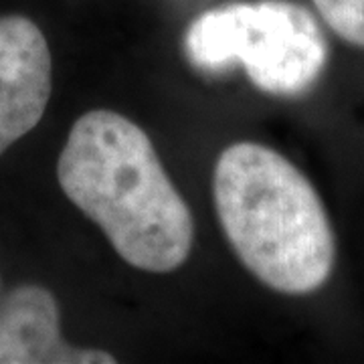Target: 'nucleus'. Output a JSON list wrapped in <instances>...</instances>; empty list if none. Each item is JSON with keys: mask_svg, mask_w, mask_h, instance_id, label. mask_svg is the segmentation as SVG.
Instances as JSON below:
<instances>
[{"mask_svg": "<svg viewBox=\"0 0 364 364\" xmlns=\"http://www.w3.org/2000/svg\"><path fill=\"white\" fill-rule=\"evenodd\" d=\"M184 55L203 73L243 65L261 91L298 97L324 73L328 41L314 14L298 2H229L188 25Z\"/></svg>", "mask_w": 364, "mask_h": 364, "instance_id": "7ed1b4c3", "label": "nucleus"}, {"mask_svg": "<svg viewBox=\"0 0 364 364\" xmlns=\"http://www.w3.org/2000/svg\"><path fill=\"white\" fill-rule=\"evenodd\" d=\"M324 23L340 39L364 49V0H312Z\"/></svg>", "mask_w": 364, "mask_h": 364, "instance_id": "423d86ee", "label": "nucleus"}, {"mask_svg": "<svg viewBox=\"0 0 364 364\" xmlns=\"http://www.w3.org/2000/svg\"><path fill=\"white\" fill-rule=\"evenodd\" d=\"M217 217L239 261L263 286L314 294L330 279L336 237L312 182L257 142L227 146L213 174Z\"/></svg>", "mask_w": 364, "mask_h": 364, "instance_id": "f03ea898", "label": "nucleus"}, {"mask_svg": "<svg viewBox=\"0 0 364 364\" xmlns=\"http://www.w3.org/2000/svg\"><path fill=\"white\" fill-rule=\"evenodd\" d=\"M53 90V57L28 16H0V156L43 119Z\"/></svg>", "mask_w": 364, "mask_h": 364, "instance_id": "20e7f679", "label": "nucleus"}, {"mask_svg": "<svg viewBox=\"0 0 364 364\" xmlns=\"http://www.w3.org/2000/svg\"><path fill=\"white\" fill-rule=\"evenodd\" d=\"M104 350L61 336L59 304L47 287L23 284L0 299V364H116Z\"/></svg>", "mask_w": 364, "mask_h": 364, "instance_id": "39448f33", "label": "nucleus"}, {"mask_svg": "<svg viewBox=\"0 0 364 364\" xmlns=\"http://www.w3.org/2000/svg\"><path fill=\"white\" fill-rule=\"evenodd\" d=\"M57 181L132 267L170 273L188 259L195 241L191 208L152 140L130 117L112 109L77 117L59 154Z\"/></svg>", "mask_w": 364, "mask_h": 364, "instance_id": "f257e3e1", "label": "nucleus"}]
</instances>
